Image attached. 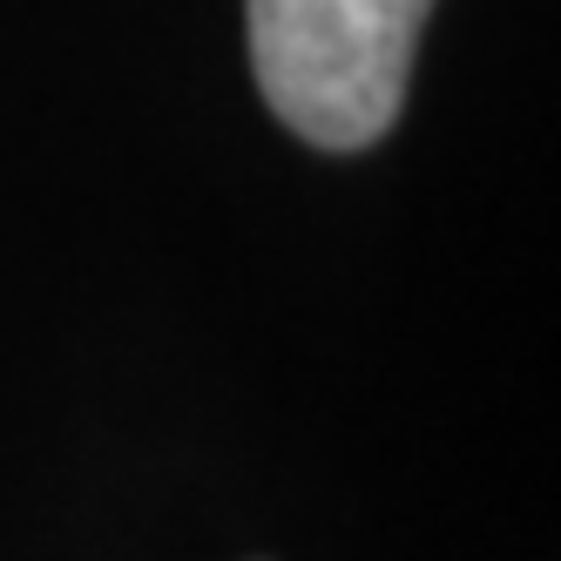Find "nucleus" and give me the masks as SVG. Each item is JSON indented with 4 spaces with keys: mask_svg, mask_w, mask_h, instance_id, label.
<instances>
[{
    "mask_svg": "<svg viewBox=\"0 0 561 561\" xmlns=\"http://www.w3.org/2000/svg\"><path fill=\"white\" fill-rule=\"evenodd\" d=\"M433 0H251V68L277 123L318 149L392 129Z\"/></svg>",
    "mask_w": 561,
    "mask_h": 561,
    "instance_id": "f257e3e1",
    "label": "nucleus"
}]
</instances>
